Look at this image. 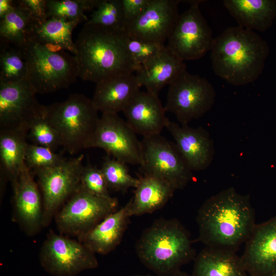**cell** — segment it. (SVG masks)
Instances as JSON below:
<instances>
[{
    "instance_id": "obj_1",
    "label": "cell",
    "mask_w": 276,
    "mask_h": 276,
    "mask_svg": "<svg viewBox=\"0 0 276 276\" xmlns=\"http://www.w3.org/2000/svg\"><path fill=\"white\" fill-rule=\"evenodd\" d=\"M197 222L199 240L205 247L235 252L256 225L249 196L233 188L206 199L199 209Z\"/></svg>"
},
{
    "instance_id": "obj_2",
    "label": "cell",
    "mask_w": 276,
    "mask_h": 276,
    "mask_svg": "<svg viewBox=\"0 0 276 276\" xmlns=\"http://www.w3.org/2000/svg\"><path fill=\"white\" fill-rule=\"evenodd\" d=\"M128 38L124 30L85 22L75 42L78 77L97 84L136 72L141 65L128 51Z\"/></svg>"
},
{
    "instance_id": "obj_3",
    "label": "cell",
    "mask_w": 276,
    "mask_h": 276,
    "mask_svg": "<svg viewBox=\"0 0 276 276\" xmlns=\"http://www.w3.org/2000/svg\"><path fill=\"white\" fill-rule=\"evenodd\" d=\"M269 48L255 32L239 26L214 39L211 61L214 73L235 86L249 84L262 73Z\"/></svg>"
},
{
    "instance_id": "obj_4",
    "label": "cell",
    "mask_w": 276,
    "mask_h": 276,
    "mask_svg": "<svg viewBox=\"0 0 276 276\" xmlns=\"http://www.w3.org/2000/svg\"><path fill=\"white\" fill-rule=\"evenodd\" d=\"M135 251L141 262L157 276H171L195 257L189 234L176 219L155 220L142 233Z\"/></svg>"
},
{
    "instance_id": "obj_5",
    "label": "cell",
    "mask_w": 276,
    "mask_h": 276,
    "mask_svg": "<svg viewBox=\"0 0 276 276\" xmlns=\"http://www.w3.org/2000/svg\"><path fill=\"white\" fill-rule=\"evenodd\" d=\"M91 99L74 94L63 102L45 106V114L71 154L87 149L100 117Z\"/></svg>"
},
{
    "instance_id": "obj_6",
    "label": "cell",
    "mask_w": 276,
    "mask_h": 276,
    "mask_svg": "<svg viewBox=\"0 0 276 276\" xmlns=\"http://www.w3.org/2000/svg\"><path fill=\"white\" fill-rule=\"evenodd\" d=\"M28 64V79L37 94L67 88L78 77L77 57L64 51L53 52L29 41L24 48Z\"/></svg>"
},
{
    "instance_id": "obj_7",
    "label": "cell",
    "mask_w": 276,
    "mask_h": 276,
    "mask_svg": "<svg viewBox=\"0 0 276 276\" xmlns=\"http://www.w3.org/2000/svg\"><path fill=\"white\" fill-rule=\"evenodd\" d=\"M216 93L204 77L187 70L169 85L165 108L181 125L202 117L213 106Z\"/></svg>"
},
{
    "instance_id": "obj_8",
    "label": "cell",
    "mask_w": 276,
    "mask_h": 276,
    "mask_svg": "<svg viewBox=\"0 0 276 276\" xmlns=\"http://www.w3.org/2000/svg\"><path fill=\"white\" fill-rule=\"evenodd\" d=\"M83 156L65 158L61 163L34 171L42 194V226H48L59 208L80 188Z\"/></svg>"
},
{
    "instance_id": "obj_9",
    "label": "cell",
    "mask_w": 276,
    "mask_h": 276,
    "mask_svg": "<svg viewBox=\"0 0 276 276\" xmlns=\"http://www.w3.org/2000/svg\"><path fill=\"white\" fill-rule=\"evenodd\" d=\"M141 145L143 175L160 178L176 190L183 189L192 179V171L174 143L158 134L143 137Z\"/></svg>"
},
{
    "instance_id": "obj_10",
    "label": "cell",
    "mask_w": 276,
    "mask_h": 276,
    "mask_svg": "<svg viewBox=\"0 0 276 276\" xmlns=\"http://www.w3.org/2000/svg\"><path fill=\"white\" fill-rule=\"evenodd\" d=\"M40 263L53 276H75L99 266L96 254L79 241L51 232L40 250Z\"/></svg>"
},
{
    "instance_id": "obj_11",
    "label": "cell",
    "mask_w": 276,
    "mask_h": 276,
    "mask_svg": "<svg viewBox=\"0 0 276 276\" xmlns=\"http://www.w3.org/2000/svg\"><path fill=\"white\" fill-rule=\"evenodd\" d=\"M200 1H191L190 6L180 14L166 47L181 60L199 59L211 51L212 31L199 8Z\"/></svg>"
},
{
    "instance_id": "obj_12",
    "label": "cell",
    "mask_w": 276,
    "mask_h": 276,
    "mask_svg": "<svg viewBox=\"0 0 276 276\" xmlns=\"http://www.w3.org/2000/svg\"><path fill=\"white\" fill-rule=\"evenodd\" d=\"M116 198L105 199L81 187L56 214L55 219L61 234L79 237L116 211Z\"/></svg>"
},
{
    "instance_id": "obj_13",
    "label": "cell",
    "mask_w": 276,
    "mask_h": 276,
    "mask_svg": "<svg viewBox=\"0 0 276 276\" xmlns=\"http://www.w3.org/2000/svg\"><path fill=\"white\" fill-rule=\"evenodd\" d=\"M98 148L125 164L142 163L141 141L126 121L118 113H103L87 148Z\"/></svg>"
},
{
    "instance_id": "obj_14",
    "label": "cell",
    "mask_w": 276,
    "mask_h": 276,
    "mask_svg": "<svg viewBox=\"0 0 276 276\" xmlns=\"http://www.w3.org/2000/svg\"><path fill=\"white\" fill-rule=\"evenodd\" d=\"M36 94L28 79L0 83V130L28 133L30 124L45 110V106L38 101Z\"/></svg>"
},
{
    "instance_id": "obj_15",
    "label": "cell",
    "mask_w": 276,
    "mask_h": 276,
    "mask_svg": "<svg viewBox=\"0 0 276 276\" xmlns=\"http://www.w3.org/2000/svg\"><path fill=\"white\" fill-rule=\"evenodd\" d=\"M179 0H150L144 12L126 24L129 37L163 43L168 40L179 14Z\"/></svg>"
},
{
    "instance_id": "obj_16",
    "label": "cell",
    "mask_w": 276,
    "mask_h": 276,
    "mask_svg": "<svg viewBox=\"0 0 276 276\" xmlns=\"http://www.w3.org/2000/svg\"><path fill=\"white\" fill-rule=\"evenodd\" d=\"M240 257L249 276L276 274V217L255 226Z\"/></svg>"
},
{
    "instance_id": "obj_17",
    "label": "cell",
    "mask_w": 276,
    "mask_h": 276,
    "mask_svg": "<svg viewBox=\"0 0 276 276\" xmlns=\"http://www.w3.org/2000/svg\"><path fill=\"white\" fill-rule=\"evenodd\" d=\"M166 128L172 136L178 150L192 171H202L212 164L214 143L202 126L197 128L169 121Z\"/></svg>"
},
{
    "instance_id": "obj_18",
    "label": "cell",
    "mask_w": 276,
    "mask_h": 276,
    "mask_svg": "<svg viewBox=\"0 0 276 276\" xmlns=\"http://www.w3.org/2000/svg\"><path fill=\"white\" fill-rule=\"evenodd\" d=\"M122 112L133 130L143 137L160 134L169 121L158 96L147 90H139Z\"/></svg>"
},
{
    "instance_id": "obj_19",
    "label": "cell",
    "mask_w": 276,
    "mask_h": 276,
    "mask_svg": "<svg viewBox=\"0 0 276 276\" xmlns=\"http://www.w3.org/2000/svg\"><path fill=\"white\" fill-rule=\"evenodd\" d=\"M12 186L17 220L27 234L33 235L42 226V199L38 186L26 164Z\"/></svg>"
},
{
    "instance_id": "obj_20",
    "label": "cell",
    "mask_w": 276,
    "mask_h": 276,
    "mask_svg": "<svg viewBox=\"0 0 276 276\" xmlns=\"http://www.w3.org/2000/svg\"><path fill=\"white\" fill-rule=\"evenodd\" d=\"M130 217L127 203L78 237V241L95 254H108L121 242Z\"/></svg>"
},
{
    "instance_id": "obj_21",
    "label": "cell",
    "mask_w": 276,
    "mask_h": 276,
    "mask_svg": "<svg viewBox=\"0 0 276 276\" xmlns=\"http://www.w3.org/2000/svg\"><path fill=\"white\" fill-rule=\"evenodd\" d=\"M186 70L181 60L165 45L159 52L135 72V77L141 86L147 91L158 96L160 90L172 83Z\"/></svg>"
},
{
    "instance_id": "obj_22",
    "label": "cell",
    "mask_w": 276,
    "mask_h": 276,
    "mask_svg": "<svg viewBox=\"0 0 276 276\" xmlns=\"http://www.w3.org/2000/svg\"><path fill=\"white\" fill-rule=\"evenodd\" d=\"M140 87L133 74L110 78L96 84L91 101L102 113H118L140 90Z\"/></svg>"
},
{
    "instance_id": "obj_23",
    "label": "cell",
    "mask_w": 276,
    "mask_h": 276,
    "mask_svg": "<svg viewBox=\"0 0 276 276\" xmlns=\"http://www.w3.org/2000/svg\"><path fill=\"white\" fill-rule=\"evenodd\" d=\"M79 23L59 17H49L40 22L33 21L29 41L41 44L53 52L67 51L76 56L77 52L72 32Z\"/></svg>"
},
{
    "instance_id": "obj_24",
    "label": "cell",
    "mask_w": 276,
    "mask_h": 276,
    "mask_svg": "<svg viewBox=\"0 0 276 276\" xmlns=\"http://www.w3.org/2000/svg\"><path fill=\"white\" fill-rule=\"evenodd\" d=\"M132 198L128 202L130 217L152 213L163 208L176 190L158 177L143 175L139 178Z\"/></svg>"
},
{
    "instance_id": "obj_25",
    "label": "cell",
    "mask_w": 276,
    "mask_h": 276,
    "mask_svg": "<svg viewBox=\"0 0 276 276\" xmlns=\"http://www.w3.org/2000/svg\"><path fill=\"white\" fill-rule=\"evenodd\" d=\"M224 7L238 26L263 32L276 17V0H224Z\"/></svg>"
},
{
    "instance_id": "obj_26",
    "label": "cell",
    "mask_w": 276,
    "mask_h": 276,
    "mask_svg": "<svg viewBox=\"0 0 276 276\" xmlns=\"http://www.w3.org/2000/svg\"><path fill=\"white\" fill-rule=\"evenodd\" d=\"M192 276H249L235 252L205 247L195 259Z\"/></svg>"
},
{
    "instance_id": "obj_27",
    "label": "cell",
    "mask_w": 276,
    "mask_h": 276,
    "mask_svg": "<svg viewBox=\"0 0 276 276\" xmlns=\"http://www.w3.org/2000/svg\"><path fill=\"white\" fill-rule=\"evenodd\" d=\"M28 133L17 130H0L1 179L13 185L25 165Z\"/></svg>"
},
{
    "instance_id": "obj_28",
    "label": "cell",
    "mask_w": 276,
    "mask_h": 276,
    "mask_svg": "<svg viewBox=\"0 0 276 276\" xmlns=\"http://www.w3.org/2000/svg\"><path fill=\"white\" fill-rule=\"evenodd\" d=\"M33 21L29 11L17 1L15 7L0 19L1 41L24 49L29 42Z\"/></svg>"
},
{
    "instance_id": "obj_29",
    "label": "cell",
    "mask_w": 276,
    "mask_h": 276,
    "mask_svg": "<svg viewBox=\"0 0 276 276\" xmlns=\"http://www.w3.org/2000/svg\"><path fill=\"white\" fill-rule=\"evenodd\" d=\"M0 44V83L28 79V68L24 49L3 41Z\"/></svg>"
},
{
    "instance_id": "obj_30",
    "label": "cell",
    "mask_w": 276,
    "mask_h": 276,
    "mask_svg": "<svg viewBox=\"0 0 276 276\" xmlns=\"http://www.w3.org/2000/svg\"><path fill=\"white\" fill-rule=\"evenodd\" d=\"M98 2V0H47L49 17L87 22L84 12L96 8Z\"/></svg>"
},
{
    "instance_id": "obj_31",
    "label": "cell",
    "mask_w": 276,
    "mask_h": 276,
    "mask_svg": "<svg viewBox=\"0 0 276 276\" xmlns=\"http://www.w3.org/2000/svg\"><path fill=\"white\" fill-rule=\"evenodd\" d=\"M126 164L109 156L104 158L100 169L108 189L125 192L130 188H135L139 178L129 174Z\"/></svg>"
},
{
    "instance_id": "obj_32",
    "label": "cell",
    "mask_w": 276,
    "mask_h": 276,
    "mask_svg": "<svg viewBox=\"0 0 276 276\" xmlns=\"http://www.w3.org/2000/svg\"><path fill=\"white\" fill-rule=\"evenodd\" d=\"M86 23L124 30L122 0H98L96 10Z\"/></svg>"
},
{
    "instance_id": "obj_33",
    "label": "cell",
    "mask_w": 276,
    "mask_h": 276,
    "mask_svg": "<svg viewBox=\"0 0 276 276\" xmlns=\"http://www.w3.org/2000/svg\"><path fill=\"white\" fill-rule=\"evenodd\" d=\"M28 133L33 144L45 147L53 151L62 146L59 134L46 117L45 112L32 121Z\"/></svg>"
},
{
    "instance_id": "obj_34",
    "label": "cell",
    "mask_w": 276,
    "mask_h": 276,
    "mask_svg": "<svg viewBox=\"0 0 276 276\" xmlns=\"http://www.w3.org/2000/svg\"><path fill=\"white\" fill-rule=\"evenodd\" d=\"M65 159L49 148L28 144L25 163L30 170L34 171L40 168L53 166L61 163Z\"/></svg>"
},
{
    "instance_id": "obj_35",
    "label": "cell",
    "mask_w": 276,
    "mask_h": 276,
    "mask_svg": "<svg viewBox=\"0 0 276 276\" xmlns=\"http://www.w3.org/2000/svg\"><path fill=\"white\" fill-rule=\"evenodd\" d=\"M80 187L96 196L111 199L109 189L101 169L91 165L84 166L80 179Z\"/></svg>"
},
{
    "instance_id": "obj_36",
    "label": "cell",
    "mask_w": 276,
    "mask_h": 276,
    "mask_svg": "<svg viewBox=\"0 0 276 276\" xmlns=\"http://www.w3.org/2000/svg\"><path fill=\"white\" fill-rule=\"evenodd\" d=\"M165 46L158 43L129 37L127 48L131 55L141 65L157 55Z\"/></svg>"
},
{
    "instance_id": "obj_37",
    "label": "cell",
    "mask_w": 276,
    "mask_h": 276,
    "mask_svg": "<svg viewBox=\"0 0 276 276\" xmlns=\"http://www.w3.org/2000/svg\"><path fill=\"white\" fill-rule=\"evenodd\" d=\"M149 2L150 0H122L125 26L140 16L146 10Z\"/></svg>"
},
{
    "instance_id": "obj_38",
    "label": "cell",
    "mask_w": 276,
    "mask_h": 276,
    "mask_svg": "<svg viewBox=\"0 0 276 276\" xmlns=\"http://www.w3.org/2000/svg\"><path fill=\"white\" fill-rule=\"evenodd\" d=\"M19 2L29 11L34 22H42L49 18L47 0H19Z\"/></svg>"
},
{
    "instance_id": "obj_39",
    "label": "cell",
    "mask_w": 276,
    "mask_h": 276,
    "mask_svg": "<svg viewBox=\"0 0 276 276\" xmlns=\"http://www.w3.org/2000/svg\"><path fill=\"white\" fill-rule=\"evenodd\" d=\"M17 1H0V19L11 11L16 6Z\"/></svg>"
},
{
    "instance_id": "obj_40",
    "label": "cell",
    "mask_w": 276,
    "mask_h": 276,
    "mask_svg": "<svg viewBox=\"0 0 276 276\" xmlns=\"http://www.w3.org/2000/svg\"><path fill=\"white\" fill-rule=\"evenodd\" d=\"M171 276H192V275L182 271L180 269L173 273Z\"/></svg>"
},
{
    "instance_id": "obj_41",
    "label": "cell",
    "mask_w": 276,
    "mask_h": 276,
    "mask_svg": "<svg viewBox=\"0 0 276 276\" xmlns=\"http://www.w3.org/2000/svg\"><path fill=\"white\" fill-rule=\"evenodd\" d=\"M134 276H152V275H149V274H138V275H135Z\"/></svg>"
},
{
    "instance_id": "obj_42",
    "label": "cell",
    "mask_w": 276,
    "mask_h": 276,
    "mask_svg": "<svg viewBox=\"0 0 276 276\" xmlns=\"http://www.w3.org/2000/svg\"><path fill=\"white\" fill-rule=\"evenodd\" d=\"M271 276H276V274H273V275H271Z\"/></svg>"
}]
</instances>
